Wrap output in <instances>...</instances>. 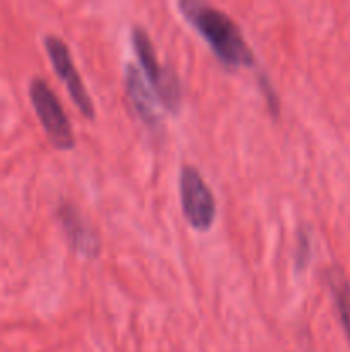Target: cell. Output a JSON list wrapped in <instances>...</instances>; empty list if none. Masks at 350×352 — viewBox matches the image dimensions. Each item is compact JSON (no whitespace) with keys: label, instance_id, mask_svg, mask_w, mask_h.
<instances>
[{"label":"cell","instance_id":"52a82bcc","mask_svg":"<svg viewBox=\"0 0 350 352\" xmlns=\"http://www.w3.org/2000/svg\"><path fill=\"white\" fill-rule=\"evenodd\" d=\"M124 88H126L127 100L132 107L137 119L151 131H158L161 127V116L156 109V98L148 88L143 74L137 65L127 64L124 69Z\"/></svg>","mask_w":350,"mask_h":352},{"label":"cell","instance_id":"30bf717a","mask_svg":"<svg viewBox=\"0 0 350 352\" xmlns=\"http://www.w3.org/2000/svg\"><path fill=\"white\" fill-rule=\"evenodd\" d=\"M257 86H259V91L263 93V98L264 102H266L270 116L275 117V119H278L281 112L280 96H278V91L275 89L273 82H271L270 76H268L266 72H259V74H257Z\"/></svg>","mask_w":350,"mask_h":352},{"label":"cell","instance_id":"8992f818","mask_svg":"<svg viewBox=\"0 0 350 352\" xmlns=\"http://www.w3.org/2000/svg\"><path fill=\"white\" fill-rule=\"evenodd\" d=\"M58 223L69 241V246L86 260H96L102 253V241L91 223L71 201L62 199L55 210Z\"/></svg>","mask_w":350,"mask_h":352},{"label":"cell","instance_id":"6da1fadb","mask_svg":"<svg viewBox=\"0 0 350 352\" xmlns=\"http://www.w3.org/2000/svg\"><path fill=\"white\" fill-rule=\"evenodd\" d=\"M178 12L208 43L213 55L226 69L254 67L256 57L240 28L206 0H177Z\"/></svg>","mask_w":350,"mask_h":352},{"label":"cell","instance_id":"277c9868","mask_svg":"<svg viewBox=\"0 0 350 352\" xmlns=\"http://www.w3.org/2000/svg\"><path fill=\"white\" fill-rule=\"evenodd\" d=\"M178 192L184 219L198 232H208L216 220V201L201 172L184 165L178 174Z\"/></svg>","mask_w":350,"mask_h":352},{"label":"cell","instance_id":"7a4b0ae2","mask_svg":"<svg viewBox=\"0 0 350 352\" xmlns=\"http://www.w3.org/2000/svg\"><path fill=\"white\" fill-rule=\"evenodd\" d=\"M130 43H132L134 52H136L137 62H139L141 69H143L144 78L148 79L153 91L156 93L158 102L165 107L168 113L178 116L182 109V100H184V91H182L178 76L170 67L160 65L153 41H151V38L148 36V33L143 28H132V31H130Z\"/></svg>","mask_w":350,"mask_h":352},{"label":"cell","instance_id":"5b68a950","mask_svg":"<svg viewBox=\"0 0 350 352\" xmlns=\"http://www.w3.org/2000/svg\"><path fill=\"white\" fill-rule=\"evenodd\" d=\"M43 47L47 50L51 65H54L55 74L65 85L69 96H71L74 105L79 109V112L88 120H95V103H93L91 96L88 95V89H86L84 82H82L81 76H79L78 69H75L67 43L58 36L48 34V36L43 38Z\"/></svg>","mask_w":350,"mask_h":352},{"label":"cell","instance_id":"9c48e42d","mask_svg":"<svg viewBox=\"0 0 350 352\" xmlns=\"http://www.w3.org/2000/svg\"><path fill=\"white\" fill-rule=\"evenodd\" d=\"M312 256V236L309 226H301L297 229V248H295L294 263L295 270L302 272L309 267Z\"/></svg>","mask_w":350,"mask_h":352},{"label":"cell","instance_id":"3957f363","mask_svg":"<svg viewBox=\"0 0 350 352\" xmlns=\"http://www.w3.org/2000/svg\"><path fill=\"white\" fill-rule=\"evenodd\" d=\"M30 102L34 113L47 134L48 141L58 151H71L75 148V136L72 131L69 117L57 98L54 89L41 78L31 79L30 82Z\"/></svg>","mask_w":350,"mask_h":352},{"label":"cell","instance_id":"ba28073f","mask_svg":"<svg viewBox=\"0 0 350 352\" xmlns=\"http://www.w3.org/2000/svg\"><path fill=\"white\" fill-rule=\"evenodd\" d=\"M326 282H328L342 329L350 344V282L340 267H331L326 270Z\"/></svg>","mask_w":350,"mask_h":352}]
</instances>
